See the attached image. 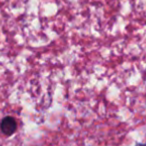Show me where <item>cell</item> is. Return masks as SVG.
<instances>
[{
	"instance_id": "2",
	"label": "cell",
	"mask_w": 146,
	"mask_h": 146,
	"mask_svg": "<svg viewBox=\"0 0 146 146\" xmlns=\"http://www.w3.org/2000/svg\"><path fill=\"white\" fill-rule=\"evenodd\" d=\"M136 146H146V142L145 143H140V144H137Z\"/></svg>"
},
{
	"instance_id": "1",
	"label": "cell",
	"mask_w": 146,
	"mask_h": 146,
	"mask_svg": "<svg viewBox=\"0 0 146 146\" xmlns=\"http://www.w3.org/2000/svg\"><path fill=\"white\" fill-rule=\"evenodd\" d=\"M0 127H1V130H2L4 134H6V135H11V134L14 133L15 130H16V127H17L16 121H15L14 118L10 117V116L5 117L4 119L2 120V122H1Z\"/></svg>"
}]
</instances>
